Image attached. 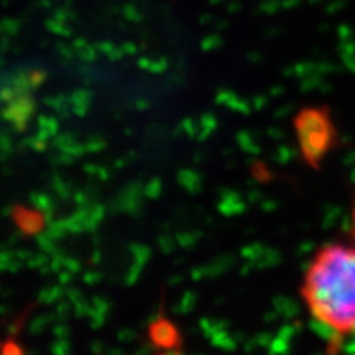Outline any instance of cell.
<instances>
[{
  "instance_id": "7a4b0ae2",
  "label": "cell",
  "mask_w": 355,
  "mask_h": 355,
  "mask_svg": "<svg viewBox=\"0 0 355 355\" xmlns=\"http://www.w3.org/2000/svg\"><path fill=\"white\" fill-rule=\"evenodd\" d=\"M157 355H176V354H157Z\"/></svg>"
},
{
  "instance_id": "6da1fadb",
  "label": "cell",
  "mask_w": 355,
  "mask_h": 355,
  "mask_svg": "<svg viewBox=\"0 0 355 355\" xmlns=\"http://www.w3.org/2000/svg\"><path fill=\"white\" fill-rule=\"evenodd\" d=\"M301 296L319 326L337 337L355 336V245L319 248L304 272Z\"/></svg>"
}]
</instances>
